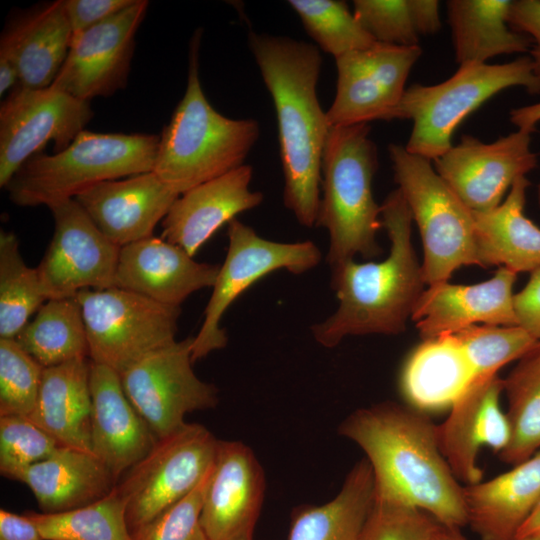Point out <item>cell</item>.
I'll list each match as a JSON object with an SVG mask.
<instances>
[{"instance_id": "obj_34", "label": "cell", "mask_w": 540, "mask_h": 540, "mask_svg": "<svg viewBox=\"0 0 540 540\" xmlns=\"http://www.w3.org/2000/svg\"><path fill=\"white\" fill-rule=\"evenodd\" d=\"M510 437L499 453L513 466L530 458L540 448V341L519 360L503 379Z\"/></svg>"}, {"instance_id": "obj_41", "label": "cell", "mask_w": 540, "mask_h": 540, "mask_svg": "<svg viewBox=\"0 0 540 540\" xmlns=\"http://www.w3.org/2000/svg\"><path fill=\"white\" fill-rule=\"evenodd\" d=\"M353 14L375 42L418 46L411 0H354Z\"/></svg>"}, {"instance_id": "obj_42", "label": "cell", "mask_w": 540, "mask_h": 540, "mask_svg": "<svg viewBox=\"0 0 540 540\" xmlns=\"http://www.w3.org/2000/svg\"><path fill=\"white\" fill-rule=\"evenodd\" d=\"M437 524L416 507L374 494L359 540H432Z\"/></svg>"}, {"instance_id": "obj_44", "label": "cell", "mask_w": 540, "mask_h": 540, "mask_svg": "<svg viewBox=\"0 0 540 540\" xmlns=\"http://www.w3.org/2000/svg\"><path fill=\"white\" fill-rule=\"evenodd\" d=\"M135 0H64L73 34L83 32L129 7Z\"/></svg>"}, {"instance_id": "obj_2", "label": "cell", "mask_w": 540, "mask_h": 540, "mask_svg": "<svg viewBox=\"0 0 540 540\" xmlns=\"http://www.w3.org/2000/svg\"><path fill=\"white\" fill-rule=\"evenodd\" d=\"M249 48L276 112L283 203L304 227L316 226L321 165L330 125L317 96L322 56L316 45L250 32Z\"/></svg>"}, {"instance_id": "obj_9", "label": "cell", "mask_w": 540, "mask_h": 540, "mask_svg": "<svg viewBox=\"0 0 540 540\" xmlns=\"http://www.w3.org/2000/svg\"><path fill=\"white\" fill-rule=\"evenodd\" d=\"M74 298L82 311L90 361L119 374L176 341L180 307L118 287L86 289Z\"/></svg>"}, {"instance_id": "obj_19", "label": "cell", "mask_w": 540, "mask_h": 540, "mask_svg": "<svg viewBox=\"0 0 540 540\" xmlns=\"http://www.w3.org/2000/svg\"><path fill=\"white\" fill-rule=\"evenodd\" d=\"M502 391L498 373L477 375L454 401L447 419L437 425L441 453L465 485L482 480L483 471L477 465L482 446L500 453L508 444L509 424L499 404Z\"/></svg>"}, {"instance_id": "obj_50", "label": "cell", "mask_w": 540, "mask_h": 540, "mask_svg": "<svg viewBox=\"0 0 540 540\" xmlns=\"http://www.w3.org/2000/svg\"><path fill=\"white\" fill-rule=\"evenodd\" d=\"M532 534H540V501L524 522L522 527L519 529L516 537H523Z\"/></svg>"}, {"instance_id": "obj_21", "label": "cell", "mask_w": 540, "mask_h": 540, "mask_svg": "<svg viewBox=\"0 0 540 540\" xmlns=\"http://www.w3.org/2000/svg\"><path fill=\"white\" fill-rule=\"evenodd\" d=\"M179 196L151 171L100 182L74 199L111 242L123 247L153 236Z\"/></svg>"}, {"instance_id": "obj_39", "label": "cell", "mask_w": 540, "mask_h": 540, "mask_svg": "<svg viewBox=\"0 0 540 540\" xmlns=\"http://www.w3.org/2000/svg\"><path fill=\"white\" fill-rule=\"evenodd\" d=\"M44 368L15 339L0 338V416H29Z\"/></svg>"}, {"instance_id": "obj_14", "label": "cell", "mask_w": 540, "mask_h": 540, "mask_svg": "<svg viewBox=\"0 0 540 540\" xmlns=\"http://www.w3.org/2000/svg\"><path fill=\"white\" fill-rule=\"evenodd\" d=\"M48 208L54 233L36 267L47 299L74 298L82 290L114 287L121 247L98 229L74 198Z\"/></svg>"}, {"instance_id": "obj_1", "label": "cell", "mask_w": 540, "mask_h": 540, "mask_svg": "<svg viewBox=\"0 0 540 540\" xmlns=\"http://www.w3.org/2000/svg\"><path fill=\"white\" fill-rule=\"evenodd\" d=\"M338 432L365 453L376 497L416 507L448 527L468 524L463 486L441 453L437 425L422 411L383 402L355 410Z\"/></svg>"}, {"instance_id": "obj_46", "label": "cell", "mask_w": 540, "mask_h": 540, "mask_svg": "<svg viewBox=\"0 0 540 540\" xmlns=\"http://www.w3.org/2000/svg\"><path fill=\"white\" fill-rule=\"evenodd\" d=\"M518 325L540 341V269L531 273L526 286L514 294Z\"/></svg>"}, {"instance_id": "obj_36", "label": "cell", "mask_w": 540, "mask_h": 540, "mask_svg": "<svg viewBox=\"0 0 540 540\" xmlns=\"http://www.w3.org/2000/svg\"><path fill=\"white\" fill-rule=\"evenodd\" d=\"M36 268L28 267L16 235L0 232V338L15 339L47 301Z\"/></svg>"}, {"instance_id": "obj_31", "label": "cell", "mask_w": 540, "mask_h": 540, "mask_svg": "<svg viewBox=\"0 0 540 540\" xmlns=\"http://www.w3.org/2000/svg\"><path fill=\"white\" fill-rule=\"evenodd\" d=\"M510 0L446 2L455 59L459 65L486 63L499 55L530 51L532 40L508 23Z\"/></svg>"}, {"instance_id": "obj_51", "label": "cell", "mask_w": 540, "mask_h": 540, "mask_svg": "<svg viewBox=\"0 0 540 540\" xmlns=\"http://www.w3.org/2000/svg\"><path fill=\"white\" fill-rule=\"evenodd\" d=\"M432 540H464L459 528L437 524Z\"/></svg>"}, {"instance_id": "obj_52", "label": "cell", "mask_w": 540, "mask_h": 540, "mask_svg": "<svg viewBox=\"0 0 540 540\" xmlns=\"http://www.w3.org/2000/svg\"><path fill=\"white\" fill-rule=\"evenodd\" d=\"M464 540H467V539L464 537ZM512 540H540V534H532V535H527L523 537H516Z\"/></svg>"}, {"instance_id": "obj_20", "label": "cell", "mask_w": 540, "mask_h": 540, "mask_svg": "<svg viewBox=\"0 0 540 540\" xmlns=\"http://www.w3.org/2000/svg\"><path fill=\"white\" fill-rule=\"evenodd\" d=\"M517 274L499 267L487 281L461 285L448 281L428 286L412 312L411 320L423 340L453 334L482 323L516 326L513 286Z\"/></svg>"}, {"instance_id": "obj_10", "label": "cell", "mask_w": 540, "mask_h": 540, "mask_svg": "<svg viewBox=\"0 0 540 540\" xmlns=\"http://www.w3.org/2000/svg\"><path fill=\"white\" fill-rule=\"evenodd\" d=\"M205 426L186 423L159 439L116 486L126 502V518L134 530L156 518L194 490L211 471L218 446Z\"/></svg>"}, {"instance_id": "obj_7", "label": "cell", "mask_w": 540, "mask_h": 540, "mask_svg": "<svg viewBox=\"0 0 540 540\" xmlns=\"http://www.w3.org/2000/svg\"><path fill=\"white\" fill-rule=\"evenodd\" d=\"M514 86L540 93L530 56L504 64L470 63L435 85L415 83L406 88L388 121L409 119L412 130L407 151L436 160L452 146V135L473 111L499 92Z\"/></svg>"}, {"instance_id": "obj_17", "label": "cell", "mask_w": 540, "mask_h": 540, "mask_svg": "<svg viewBox=\"0 0 540 540\" xmlns=\"http://www.w3.org/2000/svg\"><path fill=\"white\" fill-rule=\"evenodd\" d=\"M148 1L135 2L109 19L73 34L68 55L50 85L89 102L125 87L135 46V34Z\"/></svg>"}, {"instance_id": "obj_8", "label": "cell", "mask_w": 540, "mask_h": 540, "mask_svg": "<svg viewBox=\"0 0 540 540\" xmlns=\"http://www.w3.org/2000/svg\"><path fill=\"white\" fill-rule=\"evenodd\" d=\"M394 179L416 222L426 285L447 282L462 266L479 265L473 211L431 165L400 144L388 146Z\"/></svg>"}, {"instance_id": "obj_12", "label": "cell", "mask_w": 540, "mask_h": 540, "mask_svg": "<svg viewBox=\"0 0 540 540\" xmlns=\"http://www.w3.org/2000/svg\"><path fill=\"white\" fill-rule=\"evenodd\" d=\"M193 339L176 340L120 373L126 396L158 440L182 428L186 414L219 402L216 386L192 368Z\"/></svg>"}, {"instance_id": "obj_4", "label": "cell", "mask_w": 540, "mask_h": 540, "mask_svg": "<svg viewBox=\"0 0 540 540\" xmlns=\"http://www.w3.org/2000/svg\"><path fill=\"white\" fill-rule=\"evenodd\" d=\"M201 32L191 38L186 90L159 135L153 169L180 195L244 165L260 136L258 121L228 118L206 98L199 78Z\"/></svg>"}, {"instance_id": "obj_43", "label": "cell", "mask_w": 540, "mask_h": 540, "mask_svg": "<svg viewBox=\"0 0 540 540\" xmlns=\"http://www.w3.org/2000/svg\"><path fill=\"white\" fill-rule=\"evenodd\" d=\"M210 472L184 498L132 530L133 540H208L201 524V509Z\"/></svg>"}, {"instance_id": "obj_53", "label": "cell", "mask_w": 540, "mask_h": 540, "mask_svg": "<svg viewBox=\"0 0 540 540\" xmlns=\"http://www.w3.org/2000/svg\"><path fill=\"white\" fill-rule=\"evenodd\" d=\"M537 197H538V204L540 206V183H539L538 189H537Z\"/></svg>"}, {"instance_id": "obj_6", "label": "cell", "mask_w": 540, "mask_h": 540, "mask_svg": "<svg viewBox=\"0 0 540 540\" xmlns=\"http://www.w3.org/2000/svg\"><path fill=\"white\" fill-rule=\"evenodd\" d=\"M159 138L83 130L66 149L31 156L5 188L18 206L48 207L100 182L153 171Z\"/></svg>"}, {"instance_id": "obj_25", "label": "cell", "mask_w": 540, "mask_h": 540, "mask_svg": "<svg viewBox=\"0 0 540 540\" xmlns=\"http://www.w3.org/2000/svg\"><path fill=\"white\" fill-rule=\"evenodd\" d=\"M468 524L482 540H512L540 501V450L491 480L463 486Z\"/></svg>"}, {"instance_id": "obj_47", "label": "cell", "mask_w": 540, "mask_h": 540, "mask_svg": "<svg viewBox=\"0 0 540 540\" xmlns=\"http://www.w3.org/2000/svg\"><path fill=\"white\" fill-rule=\"evenodd\" d=\"M0 540H44L37 526L23 513L0 509Z\"/></svg>"}, {"instance_id": "obj_33", "label": "cell", "mask_w": 540, "mask_h": 540, "mask_svg": "<svg viewBox=\"0 0 540 540\" xmlns=\"http://www.w3.org/2000/svg\"><path fill=\"white\" fill-rule=\"evenodd\" d=\"M15 340L43 368L89 357L82 311L75 298L47 300Z\"/></svg>"}, {"instance_id": "obj_35", "label": "cell", "mask_w": 540, "mask_h": 540, "mask_svg": "<svg viewBox=\"0 0 540 540\" xmlns=\"http://www.w3.org/2000/svg\"><path fill=\"white\" fill-rule=\"evenodd\" d=\"M44 540H133L126 502L117 486L105 497L72 510L25 511Z\"/></svg>"}, {"instance_id": "obj_24", "label": "cell", "mask_w": 540, "mask_h": 540, "mask_svg": "<svg viewBox=\"0 0 540 540\" xmlns=\"http://www.w3.org/2000/svg\"><path fill=\"white\" fill-rule=\"evenodd\" d=\"M91 450L117 482L158 439L126 396L120 374L91 362Z\"/></svg>"}, {"instance_id": "obj_22", "label": "cell", "mask_w": 540, "mask_h": 540, "mask_svg": "<svg viewBox=\"0 0 540 540\" xmlns=\"http://www.w3.org/2000/svg\"><path fill=\"white\" fill-rule=\"evenodd\" d=\"M219 268L197 262L181 247L151 236L121 247L114 287L180 307L192 293L213 287Z\"/></svg>"}, {"instance_id": "obj_13", "label": "cell", "mask_w": 540, "mask_h": 540, "mask_svg": "<svg viewBox=\"0 0 540 540\" xmlns=\"http://www.w3.org/2000/svg\"><path fill=\"white\" fill-rule=\"evenodd\" d=\"M90 103L52 86L17 85L0 107V186L48 142L66 149L92 119Z\"/></svg>"}, {"instance_id": "obj_23", "label": "cell", "mask_w": 540, "mask_h": 540, "mask_svg": "<svg viewBox=\"0 0 540 540\" xmlns=\"http://www.w3.org/2000/svg\"><path fill=\"white\" fill-rule=\"evenodd\" d=\"M252 175L244 164L181 194L162 220L161 238L193 257L225 223L262 203L263 194L249 188Z\"/></svg>"}, {"instance_id": "obj_49", "label": "cell", "mask_w": 540, "mask_h": 540, "mask_svg": "<svg viewBox=\"0 0 540 540\" xmlns=\"http://www.w3.org/2000/svg\"><path fill=\"white\" fill-rule=\"evenodd\" d=\"M510 121L520 130L534 132L540 122V102L512 109Z\"/></svg>"}, {"instance_id": "obj_40", "label": "cell", "mask_w": 540, "mask_h": 540, "mask_svg": "<svg viewBox=\"0 0 540 540\" xmlns=\"http://www.w3.org/2000/svg\"><path fill=\"white\" fill-rule=\"evenodd\" d=\"M59 443L27 416H0V473L19 481L33 464L49 457Z\"/></svg>"}, {"instance_id": "obj_27", "label": "cell", "mask_w": 540, "mask_h": 540, "mask_svg": "<svg viewBox=\"0 0 540 540\" xmlns=\"http://www.w3.org/2000/svg\"><path fill=\"white\" fill-rule=\"evenodd\" d=\"M90 365L82 358L44 368L28 418L60 446L92 452Z\"/></svg>"}, {"instance_id": "obj_11", "label": "cell", "mask_w": 540, "mask_h": 540, "mask_svg": "<svg viewBox=\"0 0 540 540\" xmlns=\"http://www.w3.org/2000/svg\"><path fill=\"white\" fill-rule=\"evenodd\" d=\"M227 236V254L204 310L202 326L193 339V363L226 346L228 339L220 321L228 307L250 286L281 269L293 274L307 272L316 267L322 257L312 241L267 240L236 218L228 223Z\"/></svg>"}, {"instance_id": "obj_16", "label": "cell", "mask_w": 540, "mask_h": 540, "mask_svg": "<svg viewBox=\"0 0 540 540\" xmlns=\"http://www.w3.org/2000/svg\"><path fill=\"white\" fill-rule=\"evenodd\" d=\"M434 168L457 197L472 211L485 212L501 204L506 191L538 164L531 150V132L518 129L491 143L462 135Z\"/></svg>"}, {"instance_id": "obj_5", "label": "cell", "mask_w": 540, "mask_h": 540, "mask_svg": "<svg viewBox=\"0 0 540 540\" xmlns=\"http://www.w3.org/2000/svg\"><path fill=\"white\" fill-rule=\"evenodd\" d=\"M370 131L369 123L331 126L325 142L316 227L328 231L330 267L356 255L370 261L382 253L377 242L381 206L372 192L378 154Z\"/></svg>"}, {"instance_id": "obj_37", "label": "cell", "mask_w": 540, "mask_h": 540, "mask_svg": "<svg viewBox=\"0 0 540 540\" xmlns=\"http://www.w3.org/2000/svg\"><path fill=\"white\" fill-rule=\"evenodd\" d=\"M288 4L318 47L334 58L375 43L345 1L289 0Z\"/></svg>"}, {"instance_id": "obj_32", "label": "cell", "mask_w": 540, "mask_h": 540, "mask_svg": "<svg viewBox=\"0 0 540 540\" xmlns=\"http://www.w3.org/2000/svg\"><path fill=\"white\" fill-rule=\"evenodd\" d=\"M374 494L371 466L362 459L349 471L333 499L294 510L288 540H359Z\"/></svg>"}, {"instance_id": "obj_29", "label": "cell", "mask_w": 540, "mask_h": 540, "mask_svg": "<svg viewBox=\"0 0 540 540\" xmlns=\"http://www.w3.org/2000/svg\"><path fill=\"white\" fill-rule=\"evenodd\" d=\"M476 377L475 370L453 334L423 340L406 359L400 389L414 408L451 407Z\"/></svg>"}, {"instance_id": "obj_48", "label": "cell", "mask_w": 540, "mask_h": 540, "mask_svg": "<svg viewBox=\"0 0 540 540\" xmlns=\"http://www.w3.org/2000/svg\"><path fill=\"white\" fill-rule=\"evenodd\" d=\"M416 28L420 36L438 32L441 28L437 0H411Z\"/></svg>"}, {"instance_id": "obj_28", "label": "cell", "mask_w": 540, "mask_h": 540, "mask_svg": "<svg viewBox=\"0 0 540 540\" xmlns=\"http://www.w3.org/2000/svg\"><path fill=\"white\" fill-rule=\"evenodd\" d=\"M529 185L520 177L496 208L473 211L479 266H499L516 274L540 269V228L524 215Z\"/></svg>"}, {"instance_id": "obj_3", "label": "cell", "mask_w": 540, "mask_h": 540, "mask_svg": "<svg viewBox=\"0 0 540 540\" xmlns=\"http://www.w3.org/2000/svg\"><path fill=\"white\" fill-rule=\"evenodd\" d=\"M381 220L390 240L383 261L352 259L331 267V287L339 305L311 327L323 347L333 348L347 336L401 334L425 290L422 264L411 240L412 213L399 188L381 205Z\"/></svg>"}, {"instance_id": "obj_26", "label": "cell", "mask_w": 540, "mask_h": 540, "mask_svg": "<svg viewBox=\"0 0 540 540\" xmlns=\"http://www.w3.org/2000/svg\"><path fill=\"white\" fill-rule=\"evenodd\" d=\"M41 512L57 513L91 504L117 484L107 466L92 452L59 446L21 476Z\"/></svg>"}, {"instance_id": "obj_15", "label": "cell", "mask_w": 540, "mask_h": 540, "mask_svg": "<svg viewBox=\"0 0 540 540\" xmlns=\"http://www.w3.org/2000/svg\"><path fill=\"white\" fill-rule=\"evenodd\" d=\"M421 55L419 45L406 47L375 42L335 58L337 85L334 100L326 111L329 125L388 121Z\"/></svg>"}, {"instance_id": "obj_45", "label": "cell", "mask_w": 540, "mask_h": 540, "mask_svg": "<svg viewBox=\"0 0 540 540\" xmlns=\"http://www.w3.org/2000/svg\"><path fill=\"white\" fill-rule=\"evenodd\" d=\"M508 23L514 31L531 38L532 47L529 52L533 74L540 84V0L512 1Z\"/></svg>"}, {"instance_id": "obj_30", "label": "cell", "mask_w": 540, "mask_h": 540, "mask_svg": "<svg viewBox=\"0 0 540 540\" xmlns=\"http://www.w3.org/2000/svg\"><path fill=\"white\" fill-rule=\"evenodd\" d=\"M73 32L64 0H57L19 19L1 36L13 52L19 85L42 89L57 77L69 52Z\"/></svg>"}, {"instance_id": "obj_38", "label": "cell", "mask_w": 540, "mask_h": 540, "mask_svg": "<svg viewBox=\"0 0 540 540\" xmlns=\"http://www.w3.org/2000/svg\"><path fill=\"white\" fill-rule=\"evenodd\" d=\"M476 376L498 373L511 361L519 360L538 342L523 327L474 324L453 333Z\"/></svg>"}, {"instance_id": "obj_18", "label": "cell", "mask_w": 540, "mask_h": 540, "mask_svg": "<svg viewBox=\"0 0 540 540\" xmlns=\"http://www.w3.org/2000/svg\"><path fill=\"white\" fill-rule=\"evenodd\" d=\"M264 492V472L252 449L219 440L201 509L207 539L254 540Z\"/></svg>"}]
</instances>
